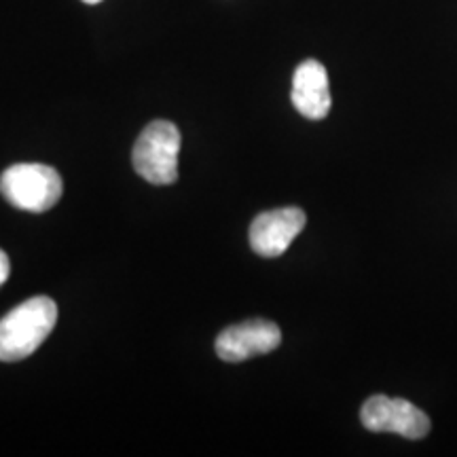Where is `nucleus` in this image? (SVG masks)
Masks as SVG:
<instances>
[{"label":"nucleus","instance_id":"0eeeda50","mask_svg":"<svg viewBox=\"0 0 457 457\" xmlns=\"http://www.w3.org/2000/svg\"><path fill=\"white\" fill-rule=\"evenodd\" d=\"M293 104L303 117L320 121L330 111V85L327 68L318 60H305L295 71L293 77Z\"/></svg>","mask_w":457,"mask_h":457},{"label":"nucleus","instance_id":"f257e3e1","mask_svg":"<svg viewBox=\"0 0 457 457\" xmlns=\"http://www.w3.org/2000/svg\"><path fill=\"white\" fill-rule=\"evenodd\" d=\"M57 322V305L49 296H32L0 320V360L17 362L32 356Z\"/></svg>","mask_w":457,"mask_h":457},{"label":"nucleus","instance_id":"7ed1b4c3","mask_svg":"<svg viewBox=\"0 0 457 457\" xmlns=\"http://www.w3.org/2000/svg\"><path fill=\"white\" fill-rule=\"evenodd\" d=\"M180 131L170 121L146 125L134 146V168L153 185H174L179 179Z\"/></svg>","mask_w":457,"mask_h":457},{"label":"nucleus","instance_id":"423d86ee","mask_svg":"<svg viewBox=\"0 0 457 457\" xmlns=\"http://www.w3.org/2000/svg\"><path fill=\"white\" fill-rule=\"evenodd\" d=\"M307 216L301 208H279L262 212L250 227V245L256 254L276 259L284 254L305 227Z\"/></svg>","mask_w":457,"mask_h":457},{"label":"nucleus","instance_id":"20e7f679","mask_svg":"<svg viewBox=\"0 0 457 457\" xmlns=\"http://www.w3.org/2000/svg\"><path fill=\"white\" fill-rule=\"evenodd\" d=\"M360 421L370 432H394L411 441L424 438L430 432V420L420 407L404 398H387L381 394L362 404Z\"/></svg>","mask_w":457,"mask_h":457},{"label":"nucleus","instance_id":"39448f33","mask_svg":"<svg viewBox=\"0 0 457 457\" xmlns=\"http://www.w3.org/2000/svg\"><path fill=\"white\" fill-rule=\"evenodd\" d=\"M282 343V330L270 320H250L222 330L216 339V352L225 362H242V360L270 353Z\"/></svg>","mask_w":457,"mask_h":457},{"label":"nucleus","instance_id":"1a4fd4ad","mask_svg":"<svg viewBox=\"0 0 457 457\" xmlns=\"http://www.w3.org/2000/svg\"><path fill=\"white\" fill-rule=\"evenodd\" d=\"M83 3H87V4H98V3H102V0H83Z\"/></svg>","mask_w":457,"mask_h":457},{"label":"nucleus","instance_id":"6e6552de","mask_svg":"<svg viewBox=\"0 0 457 457\" xmlns=\"http://www.w3.org/2000/svg\"><path fill=\"white\" fill-rule=\"evenodd\" d=\"M11 276V262H9V256L0 250V286L7 282Z\"/></svg>","mask_w":457,"mask_h":457},{"label":"nucleus","instance_id":"f03ea898","mask_svg":"<svg viewBox=\"0 0 457 457\" xmlns=\"http://www.w3.org/2000/svg\"><path fill=\"white\" fill-rule=\"evenodd\" d=\"M0 193L15 208L38 214L60 202L64 182L49 165L17 163L0 176Z\"/></svg>","mask_w":457,"mask_h":457}]
</instances>
